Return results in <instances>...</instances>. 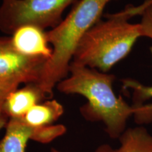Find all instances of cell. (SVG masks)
<instances>
[{
	"instance_id": "obj_1",
	"label": "cell",
	"mask_w": 152,
	"mask_h": 152,
	"mask_svg": "<svg viewBox=\"0 0 152 152\" xmlns=\"http://www.w3.org/2000/svg\"><path fill=\"white\" fill-rule=\"evenodd\" d=\"M70 75L56 85L66 94H80L87 102L80 109L83 118L92 122H102L111 138H119L124 132L127 121L134 110L113 89L115 76L94 68L71 63Z\"/></svg>"
},
{
	"instance_id": "obj_2",
	"label": "cell",
	"mask_w": 152,
	"mask_h": 152,
	"mask_svg": "<svg viewBox=\"0 0 152 152\" xmlns=\"http://www.w3.org/2000/svg\"><path fill=\"white\" fill-rule=\"evenodd\" d=\"M111 1L114 0H76L65 19L47 31L53 52L37 84L49 99L52 98L54 87L68 76L74 54L83 36L99 21Z\"/></svg>"
},
{
	"instance_id": "obj_3",
	"label": "cell",
	"mask_w": 152,
	"mask_h": 152,
	"mask_svg": "<svg viewBox=\"0 0 152 152\" xmlns=\"http://www.w3.org/2000/svg\"><path fill=\"white\" fill-rule=\"evenodd\" d=\"M83 36L72 62L79 66L108 73L125 58L141 37L139 23L115 14H107Z\"/></svg>"
},
{
	"instance_id": "obj_4",
	"label": "cell",
	"mask_w": 152,
	"mask_h": 152,
	"mask_svg": "<svg viewBox=\"0 0 152 152\" xmlns=\"http://www.w3.org/2000/svg\"><path fill=\"white\" fill-rule=\"evenodd\" d=\"M76 0H1L0 31L11 36L18 28L34 26L45 30L63 20L64 11Z\"/></svg>"
},
{
	"instance_id": "obj_5",
	"label": "cell",
	"mask_w": 152,
	"mask_h": 152,
	"mask_svg": "<svg viewBox=\"0 0 152 152\" xmlns=\"http://www.w3.org/2000/svg\"><path fill=\"white\" fill-rule=\"evenodd\" d=\"M47 59L24 56L11 44V36H0V77L18 79L21 83H38Z\"/></svg>"
},
{
	"instance_id": "obj_6",
	"label": "cell",
	"mask_w": 152,
	"mask_h": 152,
	"mask_svg": "<svg viewBox=\"0 0 152 152\" xmlns=\"http://www.w3.org/2000/svg\"><path fill=\"white\" fill-rule=\"evenodd\" d=\"M11 44L18 53L30 57H39L48 60L52 54L47 31L34 26L18 28L11 35Z\"/></svg>"
},
{
	"instance_id": "obj_7",
	"label": "cell",
	"mask_w": 152,
	"mask_h": 152,
	"mask_svg": "<svg viewBox=\"0 0 152 152\" xmlns=\"http://www.w3.org/2000/svg\"><path fill=\"white\" fill-rule=\"evenodd\" d=\"M45 99H49L37 83H30L9 94L1 113L9 119H21L33 106Z\"/></svg>"
},
{
	"instance_id": "obj_8",
	"label": "cell",
	"mask_w": 152,
	"mask_h": 152,
	"mask_svg": "<svg viewBox=\"0 0 152 152\" xmlns=\"http://www.w3.org/2000/svg\"><path fill=\"white\" fill-rule=\"evenodd\" d=\"M5 128L4 136L0 140V152H25L29 140H35L37 128L20 119H9Z\"/></svg>"
},
{
	"instance_id": "obj_9",
	"label": "cell",
	"mask_w": 152,
	"mask_h": 152,
	"mask_svg": "<svg viewBox=\"0 0 152 152\" xmlns=\"http://www.w3.org/2000/svg\"><path fill=\"white\" fill-rule=\"evenodd\" d=\"M125 88L133 90V116L138 123L152 121V85L145 86L135 80L126 78L122 80Z\"/></svg>"
},
{
	"instance_id": "obj_10",
	"label": "cell",
	"mask_w": 152,
	"mask_h": 152,
	"mask_svg": "<svg viewBox=\"0 0 152 152\" xmlns=\"http://www.w3.org/2000/svg\"><path fill=\"white\" fill-rule=\"evenodd\" d=\"M64 112V107L58 101L48 99L36 104L20 120L29 126L40 128L52 125Z\"/></svg>"
},
{
	"instance_id": "obj_11",
	"label": "cell",
	"mask_w": 152,
	"mask_h": 152,
	"mask_svg": "<svg viewBox=\"0 0 152 152\" xmlns=\"http://www.w3.org/2000/svg\"><path fill=\"white\" fill-rule=\"evenodd\" d=\"M119 140L115 152H152V135L142 127L127 129Z\"/></svg>"
},
{
	"instance_id": "obj_12",
	"label": "cell",
	"mask_w": 152,
	"mask_h": 152,
	"mask_svg": "<svg viewBox=\"0 0 152 152\" xmlns=\"http://www.w3.org/2000/svg\"><path fill=\"white\" fill-rule=\"evenodd\" d=\"M125 9V12L131 18L136 15H141V21L139 23L141 37L152 39V0H146L138 7L128 5Z\"/></svg>"
},
{
	"instance_id": "obj_13",
	"label": "cell",
	"mask_w": 152,
	"mask_h": 152,
	"mask_svg": "<svg viewBox=\"0 0 152 152\" xmlns=\"http://www.w3.org/2000/svg\"><path fill=\"white\" fill-rule=\"evenodd\" d=\"M21 82L12 77H0V113L2 111L6 99L13 91L17 90Z\"/></svg>"
},
{
	"instance_id": "obj_14",
	"label": "cell",
	"mask_w": 152,
	"mask_h": 152,
	"mask_svg": "<svg viewBox=\"0 0 152 152\" xmlns=\"http://www.w3.org/2000/svg\"><path fill=\"white\" fill-rule=\"evenodd\" d=\"M52 152H62L58 151L56 149H52ZM94 152H115V149H113L111 147H110L108 144H104V145L100 146Z\"/></svg>"
},
{
	"instance_id": "obj_15",
	"label": "cell",
	"mask_w": 152,
	"mask_h": 152,
	"mask_svg": "<svg viewBox=\"0 0 152 152\" xmlns=\"http://www.w3.org/2000/svg\"><path fill=\"white\" fill-rule=\"evenodd\" d=\"M9 118L2 113H0V130L4 128H6L7 123H8Z\"/></svg>"
}]
</instances>
